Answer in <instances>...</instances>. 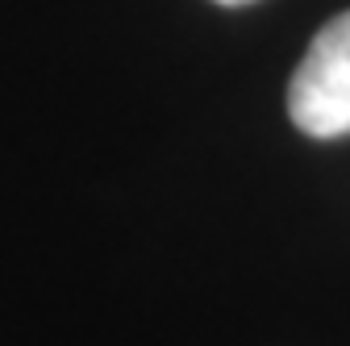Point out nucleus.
<instances>
[{"instance_id": "nucleus-2", "label": "nucleus", "mask_w": 350, "mask_h": 346, "mask_svg": "<svg viewBox=\"0 0 350 346\" xmlns=\"http://www.w3.org/2000/svg\"><path fill=\"white\" fill-rule=\"evenodd\" d=\"M217 5H226V9H242V5H254V0H217Z\"/></svg>"}, {"instance_id": "nucleus-1", "label": "nucleus", "mask_w": 350, "mask_h": 346, "mask_svg": "<svg viewBox=\"0 0 350 346\" xmlns=\"http://www.w3.org/2000/svg\"><path fill=\"white\" fill-rule=\"evenodd\" d=\"M288 117L309 138L350 134V13L321 25L309 42L288 83Z\"/></svg>"}]
</instances>
